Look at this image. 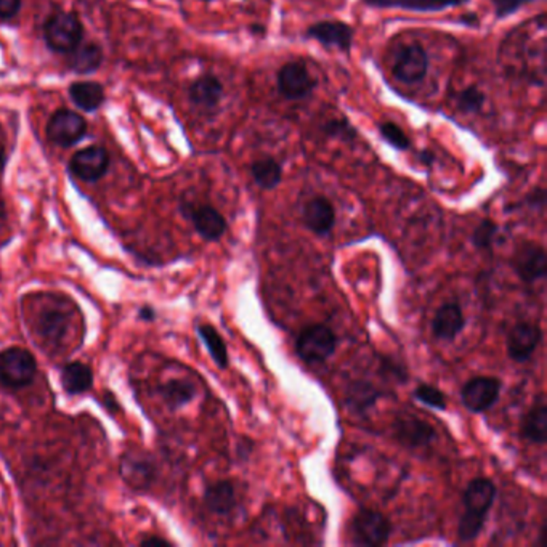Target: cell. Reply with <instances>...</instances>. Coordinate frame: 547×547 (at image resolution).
<instances>
[{
    "label": "cell",
    "mask_w": 547,
    "mask_h": 547,
    "mask_svg": "<svg viewBox=\"0 0 547 547\" xmlns=\"http://www.w3.org/2000/svg\"><path fill=\"white\" fill-rule=\"evenodd\" d=\"M496 485L491 478L477 477L468 482L462 495L464 514L458 525V538L461 542H472L480 536L491 507L496 501Z\"/></svg>",
    "instance_id": "6da1fadb"
},
{
    "label": "cell",
    "mask_w": 547,
    "mask_h": 547,
    "mask_svg": "<svg viewBox=\"0 0 547 547\" xmlns=\"http://www.w3.org/2000/svg\"><path fill=\"white\" fill-rule=\"evenodd\" d=\"M338 350V336L326 324L305 326L295 340V353L307 365H320L329 360Z\"/></svg>",
    "instance_id": "7a4b0ae2"
},
{
    "label": "cell",
    "mask_w": 547,
    "mask_h": 547,
    "mask_svg": "<svg viewBox=\"0 0 547 547\" xmlns=\"http://www.w3.org/2000/svg\"><path fill=\"white\" fill-rule=\"evenodd\" d=\"M84 39V26L74 14L58 12L43 24V41L51 51L70 53Z\"/></svg>",
    "instance_id": "3957f363"
},
{
    "label": "cell",
    "mask_w": 547,
    "mask_h": 547,
    "mask_svg": "<svg viewBox=\"0 0 547 547\" xmlns=\"http://www.w3.org/2000/svg\"><path fill=\"white\" fill-rule=\"evenodd\" d=\"M392 534V524L382 512L360 509L350 520V538L355 546H385Z\"/></svg>",
    "instance_id": "277c9868"
},
{
    "label": "cell",
    "mask_w": 547,
    "mask_h": 547,
    "mask_svg": "<svg viewBox=\"0 0 547 547\" xmlns=\"http://www.w3.org/2000/svg\"><path fill=\"white\" fill-rule=\"evenodd\" d=\"M37 373L36 358L24 348L12 347L0 353V384L7 389H23Z\"/></svg>",
    "instance_id": "5b68a950"
},
{
    "label": "cell",
    "mask_w": 547,
    "mask_h": 547,
    "mask_svg": "<svg viewBox=\"0 0 547 547\" xmlns=\"http://www.w3.org/2000/svg\"><path fill=\"white\" fill-rule=\"evenodd\" d=\"M503 382L493 375H477L466 382L461 390V402L474 414L490 411L499 402Z\"/></svg>",
    "instance_id": "8992f818"
},
{
    "label": "cell",
    "mask_w": 547,
    "mask_h": 547,
    "mask_svg": "<svg viewBox=\"0 0 547 547\" xmlns=\"http://www.w3.org/2000/svg\"><path fill=\"white\" fill-rule=\"evenodd\" d=\"M276 86L286 100H303L311 95L317 87V80L310 74L309 68L302 61H289L280 68L276 74Z\"/></svg>",
    "instance_id": "52a82bcc"
},
{
    "label": "cell",
    "mask_w": 547,
    "mask_h": 547,
    "mask_svg": "<svg viewBox=\"0 0 547 547\" xmlns=\"http://www.w3.org/2000/svg\"><path fill=\"white\" fill-rule=\"evenodd\" d=\"M429 71V55L421 43L404 45L396 51L392 74L403 84H418Z\"/></svg>",
    "instance_id": "ba28073f"
},
{
    "label": "cell",
    "mask_w": 547,
    "mask_h": 547,
    "mask_svg": "<svg viewBox=\"0 0 547 547\" xmlns=\"http://www.w3.org/2000/svg\"><path fill=\"white\" fill-rule=\"evenodd\" d=\"M542 340V331L538 324L520 321L514 324L507 334V357L514 363H526L533 358L534 353Z\"/></svg>",
    "instance_id": "9c48e42d"
},
{
    "label": "cell",
    "mask_w": 547,
    "mask_h": 547,
    "mask_svg": "<svg viewBox=\"0 0 547 547\" xmlns=\"http://www.w3.org/2000/svg\"><path fill=\"white\" fill-rule=\"evenodd\" d=\"M86 132V119L71 109H58L47 124V137L58 146L78 144L84 138Z\"/></svg>",
    "instance_id": "30bf717a"
},
{
    "label": "cell",
    "mask_w": 547,
    "mask_h": 547,
    "mask_svg": "<svg viewBox=\"0 0 547 547\" xmlns=\"http://www.w3.org/2000/svg\"><path fill=\"white\" fill-rule=\"evenodd\" d=\"M181 212L193 224L198 235L206 241H218L228 228L225 217L209 204L195 206L185 202L181 204Z\"/></svg>",
    "instance_id": "8fae6325"
},
{
    "label": "cell",
    "mask_w": 547,
    "mask_h": 547,
    "mask_svg": "<svg viewBox=\"0 0 547 547\" xmlns=\"http://www.w3.org/2000/svg\"><path fill=\"white\" fill-rule=\"evenodd\" d=\"M512 268L526 284L544 280L547 274L546 249L536 243L520 246L512 259Z\"/></svg>",
    "instance_id": "7c38bea8"
},
{
    "label": "cell",
    "mask_w": 547,
    "mask_h": 547,
    "mask_svg": "<svg viewBox=\"0 0 547 547\" xmlns=\"http://www.w3.org/2000/svg\"><path fill=\"white\" fill-rule=\"evenodd\" d=\"M119 474L124 482L134 490H146L154 480V464L144 451L132 450L123 454L119 464Z\"/></svg>",
    "instance_id": "4fadbf2b"
},
{
    "label": "cell",
    "mask_w": 547,
    "mask_h": 547,
    "mask_svg": "<svg viewBox=\"0 0 547 547\" xmlns=\"http://www.w3.org/2000/svg\"><path fill=\"white\" fill-rule=\"evenodd\" d=\"M394 437L398 443L410 450H419L432 445L437 432L432 425L414 416H403L394 422Z\"/></svg>",
    "instance_id": "5bb4252c"
},
{
    "label": "cell",
    "mask_w": 547,
    "mask_h": 547,
    "mask_svg": "<svg viewBox=\"0 0 547 547\" xmlns=\"http://www.w3.org/2000/svg\"><path fill=\"white\" fill-rule=\"evenodd\" d=\"M108 167V152L101 146H87L76 153L70 161L71 172L84 181H100Z\"/></svg>",
    "instance_id": "9a60e30c"
},
{
    "label": "cell",
    "mask_w": 547,
    "mask_h": 547,
    "mask_svg": "<svg viewBox=\"0 0 547 547\" xmlns=\"http://www.w3.org/2000/svg\"><path fill=\"white\" fill-rule=\"evenodd\" d=\"M302 224L317 236H329L336 227V209L332 202L324 196H315L305 202Z\"/></svg>",
    "instance_id": "2e32d148"
},
{
    "label": "cell",
    "mask_w": 547,
    "mask_h": 547,
    "mask_svg": "<svg viewBox=\"0 0 547 547\" xmlns=\"http://www.w3.org/2000/svg\"><path fill=\"white\" fill-rule=\"evenodd\" d=\"M353 28L342 22H320L307 29L305 36L321 43L326 49L348 51L353 45Z\"/></svg>",
    "instance_id": "e0dca14e"
},
{
    "label": "cell",
    "mask_w": 547,
    "mask_h": 547,
    "mask_svg": "<svg viewBox=\"0 0 547 547\" xmlns=\"http://www.w3.org/2000/svg\"><path fill=\"white\" fill-rule=\"evenodd\" d=\"M466 328V315L462 310L461 303H443L432 320V334L437 340L443 342H453Z\"/></svg>",
    "instance_id": "ac0fdd59"
},
{
    "label": "cell",
    "mask_w": 547,
    "mask_h": 547,
    "mask_svg": "<svg viewBox=\"0 0 547 547\" xmlns=\"http://www.w3.org/2000/svg\"><path fill=\"white\" fill-rule=\"evenodd\" d=\"M204 505L218 517H227L238 507V493L231 480H217L204 490Z\"/></svg>",
    "instance_id": "d6986e66"
},
{
    "label": "cell",
    "mask_w": 547,
    "mask_h": 547,
    "mask_svg": "<svg viewBox=\"0 0 547 547\" xmlns=\"http://www.w3.org/2000/svg\"><path fill=\"white\" fill-rule=\"evenodd\" d=\"M522 437L533 445H546L547 441V403L546 398L541 394L534 400L533 406L522 419L520 425Z\"/></svg>",
    "instance_id": "ffe728a7"
},
{
    "label": "cell",
    "mask_w": 547,
    "mask_h": 547,
    "mask_svg": "<svg viewBox=\"0 0 547 547\" xmlns=\"http://www.w3.org/2000/svg\"><path fill=\"white\" fill-rule=\"evenodd\" d=\"M382 390L377 389L373 382L353 381L348 384L344 396V403L352 411L353 414L365 416L379 400H381Z\"/></svg>",
    "instance_id": "44dd1931"
},
{
    "label": "cell",
    "mask_w": 547,
    "mask_h": 547,
    "mask_svg": "<svg viewBox=\"0 0 547 547\" xmlns=\"http://www.w3.org/2000/svg\"><path fill=\"white\" fill-rule=\"evenodd\" d=\"M70 323V313L66 311L63 303H55L49 305L39 315V323H37V331L41 338L49 340V342H58L65 336Z\"/></svg>",
    "instance_id": "7402d4cb"
},
{
    "label": "cell",
    "mask_w": 547,
    "mask_h": 547,
    "mask_svg": "<svg viewBox=\"0 0 547 547\" xmlns=\"http://www.w3.org/2000/svg\"><path fill=\"white\" fill-rule=\"evenodd\" d=\"M224 86L214 74H204L190 86L188 97L190 101L201 108H216L218 101L222 100Z\"/></svg>",
    "instance_id": "603a6c76"
},
{
    "label": "cell",
    "mask_w": 547,
    "mask_h": 547,
    "mask_svg": "<svg viewBox=\"0 0 547 547\" xmlns=\"http://www.w3.org/2000/svg\"><path fill=\"white\" fill-rule=\"evenodd\" d=\"M369 7L402 8L410 12H441L447 8L459 7L468 0H363Z\"/></svg>",
    "instance_id": "cb8c5ba5"
},
{
    "label": "cell",
    "mask_w": 547,
    "mask_h": 547,
    "mask_svg": "<svg viewBox=\"0 0 547 547\" xmlns=\"http://www.w3.org/2000/svg\"><path fill=\"white\" fill-rule=\"evenodd\" d=\"M103 63V51L97 43L80 42L68 53V68L76 74H90Z\"/></svg>",
    "instance_id": "d4e9b609"
},
{
    "label": "cell",
    "mask_w": 547,
    "mask_h": 547,
    "mask_svg": "<svg viewBox=\"0 0 547 547\" xmlns=\"http://www.w3.org/2000/svg\"><path fill=\"white\" fill-rule=\"evenodd\" d=\"M61 385H63L66 394L79 395V394H84L87 390L92 389L94 373L84 363L71 361L61 371Z\"/></svg>",
    "instance_id": "484cf974"
},
{
    "label": "cell",
    "mask_w": 547,
    "mask_h": 547,
    "mask_svg": "<svg viewBox=\"0 0 547 547\" xmlns=\"http://www.w3.org/2000/svg\"><path fill=\"white\" fill-rule=\"evenodd\" d=\"M70 97L78 108L84 111H97L107 100L105 88L98 82H74L70 86Z\"/></svg>",
    "instance_id": "4316f807"
},
{
    "label": "cell",
    "mask_w": 547,
    "mask_h": 547,
    "mask_svg": "<svg viewBox=\"0 0 547 547\" xmlns=\"http://www.w3.org/2000/svg\"><path fill=\"white\" fill-rule=\"evenodd\" d=\"M159 395L171 410H179L195 400V384L187 379H171L159 385Z\"/></svg>",
    "instance_id": "83f0119b"
},
{
    "label": "cell",
    "mask_w": 547,
    "mask_h": 547,
    "mask_svg": "<svg viewBox=\"0 0 547 547\" xmlns=\"http://www.w3.org/2000/svg\"><path fill=\"white\" fill-rule=\"evenodd\" d=\"M198 334L218 369H227L230 366L228 348H227V344H225L224 338L220 336V332L210 324H198Z\"/></svg>",
    "instance_id": "f1b7e54d"
},
{
    "label": "cell",
    "mask_w": 547,
    "mask_h": 547,
    "mask_svg": "<svg viewBox=\"0 0 547 547\" xmlns=\"http://www.w3.org/2000/svg\"><path fill=\"white\" fill-rule=\"evenodd\" d=\"M251 175L262 190H274L283 181V167L274 158H262L253 162Z\"/></svg>",
    "instance_id": "f546056e"
},
{
    "label": "cell",
    "mask_w": 547,
    "mask_h": 547,
    "mask_svg": "<svg viewBox=\"0 0 547 547\" xmlns=\"http://www.w3.org/2000/svg\"><path fill=\"white\" fill-rule=\"evenodd\" d=\"M414 398L419 403L425 404L427 408L433 410L447 411L448 400L445 394L431 384H419L418 387L413 392Z\"/></svg>",
    "instance_id": "4dcf8cb0"
},
{
    "label": "cell",
    "mask_w": 547,
    "mask_h": 547,
    "mask_svg": "<svg viewBox=\"0 0 547 547\" xmlns=\"http://www.w3.org/2000/svg\"><path fill=\"white\" fill-rule=\"evenodd\" d=\"M485 94L477 86H468L462 90L461 94L458 95L456 107L464 113V115H476L480 113L485 105Z\"/></svg>",
    "instance_id": "1f68e13d"
},
{
    "label": "cell",
    "mask_w": 547,
    "mask_h": 547,
    "mask_svg": "<svg viewBox=\"0 0 547 547\" xmlns=\"http://www.w3.org/2000/svg\"><path fill=\"white\" fill-rule=\"evenodd\" d=\"M499 233V227L496 222H493L490 218H485L480 224L477 225L476 230L470 236L472 245L476 246L477 249H491Z\"/></svg>",
    "instance_id": "d6a6232c"
},
{
    "label": "cell",
    "mask_w": 547,
    "mask_h": 547,
    "mask_svg": "<svg viewBox=\"0 0 547 547\" xmlns=\"http://www.w3.org/2000/svg\"><path fill=\"white\" fill-rule=\"evenodd\" d=\"M379 134H381V137L390 144V146H394L395 150H400V152H406V150H410L411 148V140L406 134H404V130L400 127V125H396L395 123H382L379 125Z\"/></svg>",
    "instance_id": "836d02e7"
},
{
    "label": "cell",
    "mask_w": 547,
    "mask_h": 547,
    "mask_svg": "<svg viewBox=\"0 0 547 547\" xmlns=\"http://www.w3.org/2000/svg\"><path fill=\"white\" fill-rule=\"evenodd\" d=\"M323 132L331 138H338L344 142H352L357 137V130L353 129L347 119H332L329 123L324 124Z\"/></svg>",
    "instance_id": "e575fe53"
},
{
    "label": "cell",
    "mask_w": 547,
    "mask_h": 547,
    "mask_svg": "<svg viewBox=\"0 0 547 547\" xmlns=\"http://www.w3.org/2000/svg\"><path fill=\"white\" fill-rule=\"evenodd\" d=\"M532 2H534V0H491L493 8H495V14L499 20L511 16L515 12H519L520 8L525 7Z\"/></svg>",
    "instance_id": "d590c367"
},
{
    "label": "cell",
    "mask_w": 547,
    "mask_h": 547,
    "mask_svg": "<svg viewBox=\"0 0 547 547\" xmlns=\"http://www.w3.org/2000/svg\"><path fill=\"white\" fill-rule=\"evenodd\" d=\"M22 10V0H0V20H12Z\"/></svg>",
    "instance_id": "8d00e7d4"
},
{
    "label": "cell",
    "mask_w": 547,
    "mask_h": 547,
    "mask_svg": "<svg viewBox=\"0 0 547 547\" xmlns=\"http://www.w3.org/2000/svg\"><path fill=\"white\" fill-rule=\"evenodd\" d=\"M526 206L532 209L542 210L546 206V191L544 188H534L525 198Z\"/></svg>",
    "instance_id": "74e56055"
},
{
    "label": "cell",
    "mask_w": 547,
    "mask_h": 547,
    "mask_svg": "<svg viewBox=\"0 0 547 547\" xmlns=\"http://www.w3.org/2000/svg\"><path fill=\"white\" fill-rule=\"evenodd\" d=\"M140 544H142V546H144V547L172 546V542H169V541L164 540V538H159V536H152V538H146V540L142 541V542H140Z\"/></svg>",
    "instance_id": "f35d334b"
},
{
    "label": "cell",
    "mask_w": 547,
    "mask_h": 547,
    "mask_svg": "<svg viewBox=\"0 0 547 547\" xmlns=\"http://www.w3.org/2000/svg\"><path fill=\"white\" fill-rule=\"evenodd\" d=\"M156 317V313H154V310L152 307H144V309L140 310V318L142 320H146V321H153Z\"/></svg>",
    "instance_id": "ab89813d"
},
{
    "label": "cell",
    "mask_w": 547,
    "mask_h": 547,
    "mask_svg": "<svg viewBox=\"0 0 547 547\" xmlns=\"http://www.w3.org/2000/svg\"><path fill=\"white\" fill-rule=\"evenodd\" d=\"M459 23H464L466 26H477V24H478V20H477L476 14H464V18L459 20Z\"/></svg>",
    "instance_id": "60d3db41"
},
{
    "label": "cell",
    "mask_w": 547,
    "mask_h": 547,
    "mask_svg": "<svg viewBox=\"0 0 547 547\" xmlns=\"http://www.w3.org/2000/svg\"><path fill=\"white\" fill-rule=\"evenodd\" d=\"M419 159H421V161H422L424 164H427V166H431V164H432L433 162V153L422 152L421 153V156H419Z\"/></svg>",
    "instance_id": "b9f144b4"
},
{
    "label": "cell",
    "mask_w": 547,
    "mask_h": 547,
    "mask_svg": "<svg viewBox=\"0 0 547 547\" xmlns=\"http://www.w3.org/2000/svg\"><path fill=\"white\" fill-rule=\"evenodd\" d=\"M251 32L264 36V34H265V28H264V26H259V24H255V26H251Z\"/></svg>",
    "instance_id": "7bdbcfd3"
},
{
    "label": "cell",
    "mask_w": 547,
    "mask_h": 547,
    "mask_svg": "<svg viewBox=\"0 0 547 547\" xmlns=\"http://www.w3.org/2000/svg\"><path fill=\"white\" fill-rule=\"evenodd\" d=\"M5 220V204L4 201H0V224Z\"/></svg>",
    "instance_id": "ee69618b"
},
{
    "label": "cell",
    "mask_w": 547,
    "mask_h": 547,
    "mask_svg": "<svg viewBox=\"0 0 547 547\" xmlns=\"http://www.w3.org/2000/svg\"><path fill=\"white\" fill-rule=\"evenodd\" d=\"M4 166H5V153L0 148V171H2V167Z\"/></svg>",
    "instance_id": "f6af8a7d"
},
{
    "label": "cell",
    "mask_w": 547,
    "mask_h": 547,
    "mask_svg": "<svg viewBox=\"0 0 547 547\" xmlns=\"http://www.w3.org/2000/svg\"><path fill=\"white\" fill-rule=\"evenodd\" d=\"M201 2H212V0H201Z\"/></svg>",
    "instance_id": "bcb514c9"
}]
</instances>
